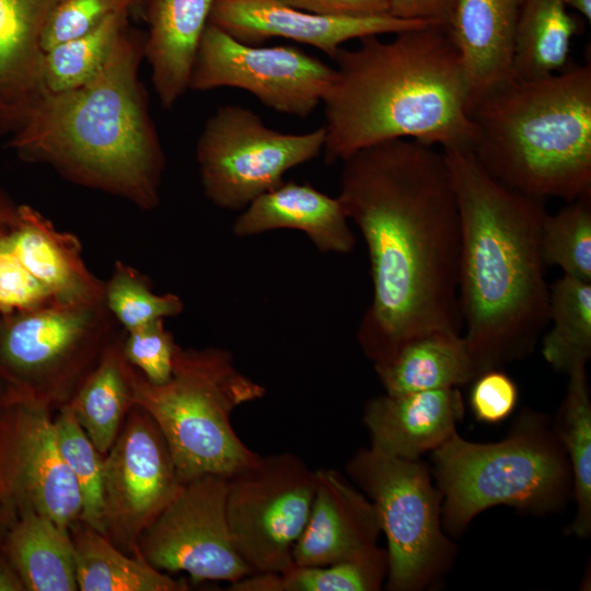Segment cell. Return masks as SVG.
<instances>
[{
  "mask_svg": "<svg viewBox=\"0 0 591 591\" xmlns=\"http://www.w3.org/2000/svg\"><path fill=\"white\" fill-rule=\"evenodd\" d=\"M62 0H0V137L12 136L45 91V23Z\"/></svg>",
  "mask_w": 591,
  "mask_h": 591,
  "instance_id": "obj_18",
  "label": "cell"
},
{
  "mask_svg": "<svg viewBox=\"0 0 591 591\" xmlns=\"http://www.w3.org/2000/svg\"><path fill=\"white\" fill-rule=\"evenodd\" d=\"M216 0H146L144 58L161 105L188 90L192 68Z\"/></svg>",
  "mask_w": 591,
  "mask_h": 591,
  "instance_id": "obj_21",
  "label": "cell"
},
{
  "mask_svg": "<svg viewBox=\"0 0 591 591\" xmlns=\"http://www.w3.org/2000/svg\"><path fill=\"white\" fill-rule=\"evenodd\" d=\"M209 23L244 44L258 46L275 37L286 38L313 46L331 58L348 40L396 34L427 24L389 14H318L290 7L279 0H216Z\"/></svg>",
  "mask_w": 591,
  "mask_h": 591,
  "instance_id": "obj_14",
  "label": "cell"
},
{
  "mask_svg": "<svg viewBox=\"0 0 591 591\" xmlns=\"http://www.w3.org/2000/svg\"><path fill=\"white\" fill-rule=\"evenodd\" d=\"M316 470L299 456L259 457L228 476L227 519L233 545L253 573L282 572L314 498Z\"/></svg>",
  "mask_w": 591,
  "mask_h": 591,
  "instance_id": "obj_10",
  "label": "cell"
},
{
  "mask_svg": "<svg viewBox=\"0 0 591 591\" xmlns=\"http://www.w3.org/2000/svg\"><path fill=\"white\" fill-rule=\"evenodd\" d=\"M131 393L127 367L108 352L69 405L77 421L101 454L118 436Z\"/></svg>",
  "mask_w": 591,
  "mask_h": 591,
  "instance_id": "obj_31",
  "label": "cell"
},
{
  "mask_svg": "<svg viewBox=\"0 0 591 591\" xmlns=\"http://www.w3.org/2000/svg\"><path fill=\"white\" fill-rule=\"evenodd\" d=\"M471 116V151L495 179L540 199L591 195L590 62L511 78L482 97Z\"/></svg>",
  "mask_w": 591,
  "mask_h": 591,
  "instance_id": "obj_5",
  "label": "cell"
},
{
  "mask_svg": "<svg viewBox=\"0 0 591 591\" xmlns=\"http://www.w3.org/2000/svg\"><path fill=\"white\" fill-rule=\"evenodd\" d=\"M334 77V67L301 49L244 44L209 23L188 89H241L278 113L305 118L323 103Z\"/></svg>",
  "mask_w": 591,
  "mask_h": 591,
  "instance_id": "obj_11",
  "label": "cell"
},
{
  "mask_svg": "<svg viewBox=\"0 0 591 591\" xmlns=\"http://www.w3.org/2000/svg\"><path fill=\"white\" fill-rule=\"evenodd\" d=\"M461 222L459 305L477 375L528 356L548 322L543 199L489 175L467 148L441 149Z\"/></svg>",
  "mask_w": 591,
  "mask_h": 591,
  "instance_id": "obj_2",
  "label": "cell"
},
{
  "mask_svg": "<svg viewBox=\"0 0 591 591\" xmlns=\"http://www.w3.org/2000/svg\"><path fill=\"white\" fill-rule=\"evenodd\" d=\"M360 38L332 58L334 80L323 100L324 161L394 139L471 149L476 126L459 50L449 26L422 24Z\"/></svg>",
  "mask_w": 591,
  "mask_h": 591,
  "instance_id": "obj_3",
  "label": "cell"
},
{
  "mask_svg": "<svg viewBox=\"0 0 591 591\" xmlns=\"http://www.w3.org/2000/svg\"><path fill=\"white\" fill-rule=\"evenodd\" d=\"M127 372L131 403L161 430L182 482L207 474L228 477L259 457L236 434L231 415L262 398L265 389L235 367L229 351L177 346L172 375L162 384Z\"/></svg>",
  "mask_w": 591,
  "mask_h": 591,
  "instance_id": "obj_6",
  "label": "cell"
},
{
  "mask_svg": "<svg viewBox=\"0 0 591 591\" xmlns=\"http://www.w3.org/2000/svg\"><path fill=\"white\" fill-rule=\"evenodd\" d=\"M94 304L43 305L15 320L7 329L2 351L22 370L47 368L65 357L86 334Z\"/></svg>",
  "mask_w": 591,
  "mask_h": 591,
  "instance_id": "obj_24",
  "label": "cell"
},
{
  "mask_svg": "<svg viewBox=\"0 0 591 591\" xmlns=\"http://www.w3.org/2000/svg\"><path fill=\"white\" fill-rule=\"evenodd\" d=\"M290 7L326 15L375 16L387 14L386 0H279Z\"/></svg>",
  "mask_w": 591,
  "mask_h": 591,
  "instance_id": "obj_41",
  "label": "cell"
},
{
  "mask_svg": "<svg viewBox=\"0 0 591 591\" xmlns=\"http://www.w3.org/2000/svg\"><path fill=\"white\" fill-rule=\"evenodd\" d=\"M432 459L443 522L452 533L497 505L552 511L567 499L572 483L560 440L534 413H524L500 442L474 443L455 431L432 450Z\"/></svg>",
  "mask_w": 591,
  "mask_h": 591,
  "instance_id": "obj_7",
  "label": "cell"
},
{
  "mask_svg": "<svg viewBox=\"0 0 591 591\" xmlns=\"http://www.w3.org/2000/svg\"><path fill=\"white\" fill-rule=\"evenodd\" d=\"M62 457L80 490V521L105 535L103 502V459L77 421L69 405L54 420Z\"/></svg>",
  "mask_w": 591,
  "mask_h": 591,
  "instance_id": "obj_34",
  "label": "cell"
},
{
  "mask_svg": "<svg viewBox=\"0 0 591 591\" xmlns=\"http://www.w3.org/2000/svg\"><path fill=\"white\" fill-rule=\"evenodd\" d=\"M228 477L207 474L183 482L140 534L137 554L159 570L193 580L235 582L252 575L237 554L227 519Z\"/></svg>",
  "mask_w": 591,
  "mask_h": 591,
  "instance_id": "obj_12",
  "label": "cell"
},
{
  "mask_svg": "<svg viewBox=\"0 0 591 591\" xmlns=\"http://www.w3.org/2000/svg\"><path fill=\"white\" fill-rule=\"evenodd\" d=\"M381 547L360 557L327 565H292L282 572L252 573L231 583L232 591H375L387 576Z\"/></svg>",
  "mask_w": 591,
  "mask_h": 591,
  "instance_id": "obj_28",
  "label": "cell"
},
{
  "mask_svg": "<svg viewBox=\"0 0 591 591\" xmlns=\"http://www.w3.org/2000/svg\"><path fill=\"white\" fill-rule=\"evenodd\" d=\"M587 364L568 372L569 380L555 432L566 452L577 512L569 532L586 537L591 531V402Z\"/></svg>",
  "mask_w": 591,
  "mask_h": 591,
  "instance_id": "obj_29",
  "label": "cell"
},
{
  "mask_svg": "<svg viewBox=\"0 0 591 591\" xmlns=\"http://www.w3.org/2000/svg\"><path fill=\"white\" fill-rule=\"evenodd\" d=\"M143 58L144 37L126 27L91 81L42 93L10 147L74 182L155 207L164 154L139 80Z\"/></svg>",
  "mask_w": 591,
  "mask_h": 591,
  "instance_id": "obj_4",
  "label": "cell"
},
{
  "mask_svg": "<svg viewBox=\"0 0 591 591\" xmlns=\"http://www.w3.org/2000/svg\"><path fill=\"white\" fill-rule=\"evenodd\" d=\"M346 468L372 501L386 536L389 589L413 591L434 581L454 546L442 531V495L426 466L370 448L359 450Z\"/></svg>",
  "mask_w": 591,
  "mask_h": 591,
  "instance_id": "obj_8",
  "label": "cell"
},
{
  "mask_svg": "<svg viewBox=\"0 0 591 591\" xmlns=\"http://www.w3.org/2000/svg\"><path fill=\"white\" fill-rule=\"evenodd\" d=\"M14 438L11 484L23 508L69 528L80 519L82 501L60 452L54 420L39 406L27 407Z\"/></svg>",
  "mask_w": 591,
  "mask_h": 591,
  "instance_id": "obj_16",
  "label": "cell"
},
{
  "mask_svg": "<svg viewBox=\"0 0 591 591\" xmlns=\"http://www.w3.org/2000/svg\"><path fill=\"white\" fill-rule=\"evenodd\" d=\"M457 387L405 394H384L369 401L363 420L371 436V449L403 460H418L455 432L463 417Z\"/></svg>",
  "mask_w": 591,
  "mask_h": 591,
  "instance_id": "obj_17",
  "label": "cell"
},
{
  "mask_svg": "<svg viewBox=\"0 0 591 591\" xmlns=\"http://www.w3.org/2000/svg\"><path fill=\"white\" fill-rule=\"evenodd\" d=\"M176 348L163 320H157L128 332L123 355L126 361L141 370L148 381L162 384L172 375Z\"/></svg>",
  "mask_w": 591,
  "mask_h": 591,
  "instance_id": "obj_37",
  "label": "cell"
},
{
  "mask_svg": "<svg viewBox=\"0 0 591 591\" xmlns=\"http://www.w3.org/2000/svg\"><path fill=\"white\" fill-rule=\"evenodd\" d=\"M78 590L184 591L187 583L154 568L139 555L119 552L106 535L83 524L72 538Z\"/></svg>",
  "mask_w": 591,
  "mask_h": 591,
  "instance_id": "obj_27",
  "label": "cell"
},
{
  "mask_svg": "<svg viewBox=\"0 0 591 591\" xmlns=\"http://www.w3.org/2000/svg\"><path fill=\"white\" fill-rule=\"evenodd\" d=\"M518 398L515 382L499 368H495L482 372L474 379L470 405L479 421L497 424L510 416Z\"/></svg>",
  "mask_w": 591,
  "mask_h": 591,
  "instance_id": "obj_39",
  "label": "cell"
},
{
  "mask_svg": "<svg viewBox=\"0 0 591 591\" xmlns=\"http://www.w3.org/2000/svg\"><path fill=\"white\" fill-rule=\"evenodd\" d=\"M129 12L117 11L90 32L46 50L42 62L44 90L62 92L91 81L102 70L117 38L127 27Z\"/></svg>",
  "mask_w": 591,
  "mask_h": 591,
  "instance_id": "obj_32",
  "label": "cell"
},
{
  "mask_svg": "<svg viewBox=\"0 0 591 591\" xmlns=\"http://www.w3.org/2000/svg\"><path fill=\"white\" fill-rule=\"evenodd\" d=\"M137 0H62L48 16L40 38L43 51L81 36L108 15L131 10Z\"/></svg>",
  "mask_w": 591,
  "mask_h": 591,
  "instance_id": "obj_36",
  "label": "cell"
},
{
  "mask_svg": "<svg viewBox=\"0 0 591 591\" xmlns=\"http://www.w3.org/2000/svg\"><path fill=\"white\" fill-rule=\"evenodd\" d=\"M138 4L144 2L146 0H137Z\"/></svg>",
  "mask_w": 591,
  "mask_h": 591,
  "instance_id": "obj_45",
  "label": "cell"
},
{
  "mask_svg": "<svg viewBox=\"0 0 591 591\" xmlns=\"http://www.w3.org/2000/svg\"><path fill=\"white\" fill-rule=\"evenodd\" d=\"M548 322L542 355L557 371L568 373L591 357V282L564 276L549 287Z\"/></svg>",
  "mask_w": 591,
  "mask_h": 591,
  "instance_id": "obj_30",
  "label": "cell"
},
{
  "mask_svg": "<svg viewBox=\"0 0 591 591\" xmlns=\"http://www.w3.org/2000/svg\"><path fill=\"white\" fill-rule=\"evenodd\" d=\"M374 369L392 395L456 387L477 376L463 336L447 333L412 339Z\"/></svg>",
  "mask_w": 591,
  "mask_h": 591,
  "instance_id": "obj_23",
  "label": "cell"
},
{
  "mask_svg": "<svg viewBox=\"0 0 591 591\" xmlns=\"http://www.w3.org/2000/svg\"><path fill=\"white\" fill-rule=\"evenodd\" d=\"M2 210H4V209H3V207L0 206V217H1Z\"/></svg>",
  "mask_w": 591,
  "mask_h": 591,
  "instance_id": "obj_44",
  "label": "cell"
},
{
  "mask_svg": "<svg viewBox=\"0 0 591 591\" xmlns=\"http://www.w3.org/2000/svg\"><path fill=\"white\" fill-rule=\"evenodd\" d=\"M341 162L338 199L370 260L372 300L357 332L364 355L375 366L417 337L461 334V222L442 150L394 139Z\"/></svg>",
  "mask_w": 591,
  "mask_h": 591,
  "instance_id": "obj_1",
  "label": "cell"
},
{
  "mask_svg": "<svg viewBox=\"0 0 591 591\" xmlns=\"http://www.w3.org/2000/svg\"><path fill=\"white\" fill-rule=\"evenodd\" d=\"M24 584L21 579L15 577L9 569L0 565V591L23 590Z\"/></svg>",
  "mask_w": 591,
  "mask_h": 591,
  "instance_id": "obj_42",
  "label": "cell"
},
{
  "mask_svg": "<svg viewBox=\"0 0 591 591\" xmlns=\"http://www.w3.org/2000/svg\"><path fill=\"white\" fill-rule=\"evenodd\" d=\"M568 9L579 13L586 21H591V0H565Z\"/></svg>",
  "mask_w": 591,
  "mask_h": 591,
  "instance_id": "obj_43",
  "label": "cell"
},
{
  "mask_svg": "<svg viewBox=\"0 0 591 591\" xmlns=\"http://www.w3.org/2000/svg\"><path fill=\"white\" fill-rule=\"evenodd\" d=\"M338 197L306 183L282 181L246 206L233 223L235 236L274 230H298L323 253L347 254L356 239Z\"/></svg>",
  "mask_w": 591,
  "mask_h": 591,
  "instance_id": "obj_19",
  "label": "cell"
},
{
  "mask_svg": "<svg viewBox=\"0 0 591 591\" xmlns=\"http://www.w3.org/2000/svg\"><path fill=\"white\" fill-rule=\"evenodd\" d=\"M387 14L407 21L450 26L455 0H386Z\"/></svg>",
  "mask_w": 591,
  "mask_h": 591,
  "instance_id": "obj_40",
  "label": "cell"
},
{
  "mask_svg": "<svg viewBox=\"0 0 591 591\" xmlns=\"http://www.w3.org/2000/svg\"><path fill=\"white\" fill-rule=\"evenodd\" d=\"M381 533L372 501L334 470H316L306 524L292 549L297 566H327L366 555Z\"/></svg>",
  "mask_w": 591,
  "mask_h": 591,
  "instance_id": "obj_15",
  "label": "cell"
},
{
  "mask_svg": "<svg viewBox=\"0 0 591 591\" xmlns=\"http://www.w3.org/2000/svg\"><path fill=\"white\" fill-rule=\"evenodd\" d=\"M140 412L130 417L103 459L105 535L135 548L183 483L161 430Z\"/></svg>",
  "mask_w": 591,
  "mask_h": 591,
  "instance_id": "obj_13",
  "label": "cell"
},
{
  "mask_svg": "<svg viewBox=\"0 0 591 591\" xmlns=\"http://www.w3.org/2000/svg\"><path fill=\"white\" fill-rule=\"evenodd\" d=\"M324 143V127L281 132L250 108L219 106L196 144L204 192L219 208L243 210L279 185L289 170L318 157Z\"/></svg>",
  "mask_w": 591,
  "mask_h": 591,
  "instance_id": "obj_9",
  "label": "cell"
},
{
  "mask_svg": "<svg viewBox=\"0 0 591 591\" xmlns=\"http://www.w3.org/2000/svg\"><path fill=\"white\" fill-rule=\"evenodd\" d=\"M20 225L8 237L23 266L63 304H95L101 287L85 269L76 240L57 232L28 207L19 210Z\"/></svg>",
  "mask_w": 591,
  "mask_h": 591,
  "instance_id": "obj_22",
  "label": "cell"
},
{
  "mask_svg": "<svg viewBox=\"0 0 591 591\" xmlns=\"http://www.w3.org/2000/svg\"><path fill=\"white\" fill-rule=\"evenodd\" d=\"M54 300L21 263L8 237L0 240V311L33 310Z\"/></svg>",
  "mask_w": 591,
  "mask_h": 591,
  "instance_id": "obj_38",
  "label": "cell"
},
{
  "mask_svg": "<svg viewBox=\"0 0 591 591\" xmlns=\"http://www.w3.org/2000/svg\"><path fill=\"white\" fill-rule=\"evenodd\" d=\"M541 252L545 265H557L566 276L591 282V195L546 215Z\"/></svg>",
  "mask_w": 591,
  "mask_h": 591,
  "instance_id": "obj_33",
  "label": "cell"
},
{
  "mask_svg": "<svg viewBox=\"0 0 591 591\" xmlns=\"http://www.w3.org/2000/svg\"><path fill=\"white\" fill-rule=\"evenodd\" d=\"M524 0H455L450 33L470 92V113L512 78L515 27Z\"/></svg>",
  "mask_w": 591,
  "mask_h": 591,
  "instance_id": "obj_20",
  "label": "cell"
},
{
  "mask_svg": "<svg viewBox=\"0 0 591 591\" xmlns=\"http://www.w3.org/2000/svg\"><path fill=\"white\" fill-rule=\"evenodd\" d=\"M582 31L580 19L565 0H524L512 53V78L533 79L569 67L572 38Z\"/></svg>",
  "mask_w": 591,
  "mask_h": 591,
  "instance_id": "obj_25",
  "label": "cell"
},
{
  "mask_svg": "<svg viewBox=\"0 0 591 591\" xmlns=\"http://www.w3.org/2000/svg\"><path fill=\"white\" fill-rule=\"evenodd\" d=\"M105 297L108 308L128 332L183 311V302L176 294L151 292L141 277L120 264L105 289Z\"/></svg>",
  "mask_w": 591,
  "mask_h": 591,
  "instance_id": "obj_35",
  "label": "cell"
},
{
  "mask_svg": "<svg viewBox=\"0 0 591 591\" xmlns=\"http://www.w3.org/2000/svg\"><path fill=\"white\" fill-rule=\"evenodd\" d=\"M10 555L24 588L32 591L78 590L74 545L68 528L23 509L10 535Z\"/></svg>",
  "mask_w": 591,
  "mask_h": 591,
  "instance_id": "obj_26",
  "label": "cell"
}]
</instances>
